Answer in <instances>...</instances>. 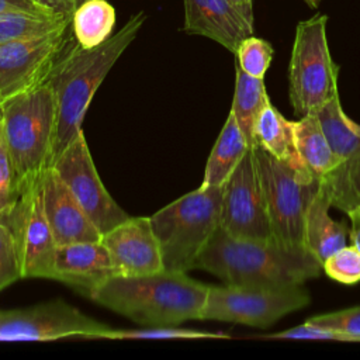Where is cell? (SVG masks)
<instances>
[{"instance_id":"obj_1","label":"cell","mask_w":360,"mask_h":360,"mask_svg":"<svg viewBox=\"0 0 360 360\" xmlns=\"http://www.w3.org/2000/svg\"><path fill=\"white\" fill-rule=\"evenodd\" d=\"M145 20L143 11L132 14L117 34L91 49H84L77 42L68 44L53 65L45 80L53 93L56 112L51 166L82 131V121L96 90L136 38Z\"/></svg>"},{"instance_id":"obj_2","label":"cell","mask_w":360,"mask_h":360,"mask_svg":"<svg viewBox=\"0 0 360 360\" xmlns=\"http://www.w3.org/2000/svg\"><path fill=\"white\" fill-rule=\"evenodd\" d=\"M195 269L229 285L283 288L304 285L307 280L318 277L322 264L307 248L240 239L219 226L200 255Z\"/></svg>"},{"instance_id":"obj_3","label":"cell","mask_w":360,"mask_h":360,"mask_svg":"<svg viewBox=\"0 0 360 360\" xmlns=\"http://www.w3.org/2000/svg\"><path fill=\"white\" fill-rule=\"evenodd\" d=\"M210 285L187 273L160 270L142 276H111L90 295L97 304L142 326L180 325L201 319Z\"/></svg>"},{"instance_id":"obj_4","label":"cell","mask_w":360,"mask_h":360,"mask_svg":"<svg viewBox=\"0 0 360 360\" xmlns=\"http://www.w3.org/2000/svg\"><path fill=\"white\" fill-rule=\"evenodd\" d=\"M222 186H200L150 215L163 270L187 273L221 225Z\"/></svg>"},{"instance_id":"obj_5","label":"cell","mask_w":360,"mask_h":360,"mask_svg":"<svg viewBox=\"0 0 360 360\" xmlns=\"http://www.w3.org/2000/svg\"><path fill=\"white\" fill-rule=\"evenodd\" d=\"M0 117L21 190L51 166L56 120L51 87L42 83L3 100Z\"/></svg>"},{"instance_id":"obj_6","label":"cell","mask_w":360,"mask_h":360,"mask_svg":"<svg viewBox=\"0 0 360 360\" xmlns=\"http://www.w3.org/2000/svg\"><path fill=\"white\" fill-rule=\"evenodd\" d=\"M326 25L328 15L316 13L295 27L288 63V96L300 117L315 112L339 94V66L329 51Z\"/></svg>"},{"instance_id":"obj_7","label":"cell","mask_w":360,"mask_h":360,"mask_svg":"<svg viewBox=\"0 0 360 360\" xmlns=\"http://www.w3.org/2000/svg\"><path fill=\"white\" fill-rule=\"evenodd\" d=\"M252 150L276 240L305 248V214L319 181L277 160L259 145Z\"/></svg>"},{"instance_id":"obj_8","label":"cell","mask_w":360,"mask_h":360,"mask_svg":"<svg viewBox=\"0 0 360 360\" xmlns=\"http://www.w3.org/2000/svg\"><path fill=\"white\" fill-rule=\"evenodd\" d=\"M311 301L302 285L266 288L210 285L201 319L266 328Z\"/></svg>"},{"instance_id":"obj_9","label":"cell","mask_w":360,"mask_h":360,"mask_svg":"<svg viewBox=\"0 0 360 360\" xmlns=\"http://www.w3.org/2000/svg\"><path fill=\"white\" fill-rule=\"evenodd\" d=\"M111 329L62 300L0 311V342H45L73 336L107 339Z\"/></svg>"},{"instance_id":"obj_10","label":"cell","mask_w":360,"mask_h":360,"mask_svg":"<svg viewBox=\"0 0 360 360\" xmlns=\"http://www.w3.org/2000/svg\"><path fill=\"white\" fill-rule=\"evenodd\" d=\"M0 218L10 226L22 278H49L56 243L48 224L41 193V179L24 186L14 204Z\"/></svg>"},{"instance_id":"obj_11","label":"cell","mask_w":360,"mask_h":360,"mask_svg":"<svg viewBox=\"0 0 360 360\" xmlns=\"http://www.w3.org/2000/svg\"><path fill=\"white\" fill-rule=\"evenodd\" d=\"M52 167L62 177L69 191L101 235L129 217L104 187L83 129L62 150L52 163Z\"/></svg>"},{"instance_id":"obj_12","label":"cell","mask_w":360,"mask_h":360,"mask_svg":"<svg viewBox=\"0 0 360 360\" xmlns=\"http://www.w3.org/2000/svg\"><path fill=\"white\" fill-rule=\"evenodd\" d=\"M219 226L235 238L276 240L252 148L248 149L222 186Z\"/></svg>"},{"instance_id":"obj_13","label":"cell","mask_w":360,"mask_h":360,"mask_svg":"<svg viewBox=\"0 0 360 360\" xmlns=\"http://www.w3.org/2000/svg\"><path fill=\"white\" fill-rule=\"evenodd\" d=\"M68 28L0 44V103L45 83L69 44Z\"/></svg>"},{"instance_id":"obj_14","label":"cell","mask_w":360,"mask_h":360,"mask_svg":"<svg viewBox=\"0 0 360 360\" xmlns=\"http://www.w3.org/2000/svg\"><path fill=\"white\" fill-rule=\"evenodd\" d=\"M115 276H142L163 270L160 248L149 217H128L101 235Z\"/></svg>"},{"instance_id":"obj_15","label":"cell","mask_w":360,"mask_h":360,"mask_svg":"<svg viewBox=\"0 0 360 360\" xmlns=\"http://www.w3.org/2000/svg\"><path fill=\"white\" fill-rule=\"evenodd\" d=\"M41 193L44 211L56 246L101 239L100 231L52 166L45 169L41 176Z\"/></svg>"},{"instance_id":"obj_16","label":"cell","mask_w":360,"mask_h":360,"mask_svg":"<svg viewBox=\"0 0 360 360\" xmlns=\"http://www.w3.org/2000/svg\"><path fill=\"white\" fill-rule=\"evenodd\" d=\"M187 34L201 35L235 53L239 44L253 35L249 21L231 0H183Z\"/></svg>"},{"instance_id":"obj_17","label":"cell","mask_w":360,"mask_h":360,"mask_svg":"<svg viewBox=\"0 0 360 360\" xmlns=\"http://www.w3.org/2000/svg\"><path fill=\"white\" fill-rule=\"evenodd\" d=\"M114 276L112 263L101 240L75 242L58 246L49 278L86 295Z\"/></svg>"},{"instance_id":"obj_18","label":"cell","mask_w":360,"mask_h":360,"mask_svg":"<svg viewBox=\"0 0 360 360\" xmlns=\"http://www.w3.org/2000/svg\"><path fill=\"white\" fill-rule=\"evenodd\" d=\"M330 195L322 181L314 194L305 214L304 240L305 248L321 262H325L332 253L343 248L347 240V228L343 222L330 218Z\"/></svg>"},{"instance_id":"obj_19","label":"cell","mask_w":360,"mask_h":360,"mask_svg":"<svg viewBox=\"0 0 360 360\" xmlns=\"http://www.w3.org/2000/svg\"><path fill=\"white\" fill-rule=\"evenodd\" d=\"M255 139L256 145L263 148L277 160L305 176L314 177L298 155L294 136V122L288 121L271 103L263 108L257 118Z\"/></svg>"},{"instance_id":"obj_20","label":"cell","mask_w":360,"mask_h":360,"mask_svg":"<svg viewBox=\"0 0 360 360\" xmlns=\"http://www.w3.org/2000/svg\"><path fill=\"white\" fill-rule=\"evenodd\" d=\"M294 136L298 155L309 173L322 181L339 166L323 134L318 117L311 112L294 122Z\"/></svg>"},{"instance_id":"obj_21","label":"cell","mask_w":360,"mask_h":360,"mask_svg":"<svg viewBox=\"0 0 360 360\" xmlns=\"http://www.w3.org/2000/svg\"><path fill=\"white\" fill-rule=\"evenodd\" d=\"M248 149L250 148L233 114L229 111L208 156L201 186H224Z\"/></svg>"},{"instance_id":"obj_22","label":"cell","mask_w":360,"mask_h":360,"mask_svg":"<svg viewBox=\"0 0 360 360\" xmlns=\"http://www.w3.org/2000/svg\"><path fill=\"white\" fill-rule=\"evenodd\" d=\"M314 114L321 122L330 149L339 160V166L349 163L360 155V125L345 114L339 94L332 97Z\"/></svg>"},{"instance_id":"obj_23","label":"cell","mask_w":360,"mask_h":360,"mask_svg":"<svg viewBox=\"0 0 360 360\" xmlns=\"http://www.w3.org/2000/svg\"><path fill=\"white\" fill-rule=\"evenodd\" d=\"M270 103L263 79L245 73L235 65V91L231 112L233 114L249 148L256 146L255 127L263 108Z\"/></svg>"},{"instance_id":"obj_24","label":"cell","mask_w":360,"mask_h":360,"mask_svg":"<svg viewBox=\"0 0 360 360\" xmlns=\"http://www.w3.org/2000/svg\"><path fill=\"white\" fill-rule=\"evenodd\" d=\"M115 20V8L107 0H84L72 14L73 37L82 48H96L111 37Z\"/></svg>"},{"instance_id":"obj_25","label":"cell","mask_w":360,"mask_h":360,"mask_svg":"<svg viewBox=\"0 0 360 360\" xmlns=\"http://www.w3.org/2000/svg\"><path fill=\"white\" fill-rule=\"evenodd\" d=\"M72 17L53 13L7 11L0 13V44L42 37L69 27Z\"/></svg>"},{"instance_id":"obj_26","label":"cell","mask_w":360,"mask_h":360,"mask_svg":"<svg viewBox=\"0 0 360 360\" xmlns=\"http://www.w3.org/2000/svg\"><path fill=\"white\" fill-rule=\"evenodd\" d=\"M322 183L329 191L332 207L347 212L360 205V155L339 166Z\"/></svg>"},{"instance_id":"obj_27","label":"cell","mask_w":360,"mask_h":360,"mask_svg":"<svg viewBox=\"0 0 360 360\" xmlns=\"http://www.w3.org/2000/svg\"><path fill=\"white\" fill-rule=\"evenodd\" d=\"M226 339L228 335L184 328L179 325L145 326L141 329H111L107 339Z\"/></svg>"},{"instance_id":"obj_28","label":"cell","mask_w":360,"mask_h":360,"mask_svg":"<svg viewBox=\"0 0 360 360\" xmlns=\"http://www.w3.org/2000/svg\"><path fill=\"white\" fill-rule=\"evenodd\" d=\"M273 53L274 49L271 44L255 35L245 38L235 52L236 63L239 65V68L245 73L259 79L264 77L271 63Z\"/></svg>"},{"instance_id":"obj_29","label":"cell","mask_w":360,"mask_h":360,"mask_svg":"<svg viewBox=\"0 0 360 360\" xmlns=\"http://www.w3.org/2000/svg\"><path fill=\"white\" fill-rule=\"evenodd\" d=\"M322 270L338 283L356 284L360 281V252L353 245H345L325 259Z\"/></svg>"},{"instance_id":"obj_30","label":"cell","mask_w":360,"mask_h":360,"mask_svg":"<svg viewBox=\"0 0 360 360\" xmlns=\"http://www.w3.org/2000/svg\"><path fill=\"white\" fill-rule=\"evenodd\" d=\"M22 278L20 256L10 226L0 218V291Z\"/></svg>"},{"instance_id":"obj_31","label":"cell","mask_w":360,"mask_h":360,"mask_svg":"<svg viewBox=\"0 0 360 360\" xmlns=\"http://www.w3.org/2000/svg\"><path fill=\"white\" fill-rule=\"evenodd\" d=\"M307 322L325 329L340 332L349 336L352 342H360V305L328 314H319L308 318Z\"/></svg>"},{"instance_id":"obj_32","label":"cell","mask_w":360,"mask_h":360,"mask_svg":"<svg viewBox=\"0 0 360 360\" xmlns=\"http://www.w3.org/2000/svg\"><path fill=\"white\" fill-rule=\"evenodd\" d=\"M20 194V184L14 170L13 159L6 142L0 117V214L10 210Z\"/></svg>"},{"instance_id":"obj_33","label":"cell","mask_w":360,"mask_h":360,"mask_svg":"<svg viewBox=\"0 0 360 360\" xmlns=\"http://www.w3.org/2000/svg\"><path fill=\"white\" fill-rule=\"evenodd\" d=\"M267 339H309V340H338V342H352L349 336L335 332L330 329H325L316 325H312L309 322H304L302 325H298L295 328H290L281 332H276L271 335L264 336Z\"/></svg>"},{"instance_id":"obj_34","label":"cell","mask_w":360,"mask_h":360,"mask_svg":"<svg viewBox=\"0 0 360 360\" xmlns=\"http://www.w3.org/2000/svg\"><path fill=\"white\" fill-rule=\"evenodd\" d=\"M7 11L52 13L48 8H45L42 4H39L37 0H0V13H7Z\"/></svg>"},{"instance_id":"obj_35","label":"cell","mask_w":360,"mask_h":360,"mask_svg":"<svg viewBox=\"0 0 360 360\" xmlns=\"http://www.w3.org/2000/svg\"><path fill=\"white\" fill-rule=\"evenodd\" d=\"M39 4H42L45 8L55 14L72 17L75 8L77 7L75 0H37Z\"/></svg>"},{"instance_id":"obj_36","label":"cell","mask_w":360,"mask_h":360,"mask_svg":"<svg viewBox=\"0 0 360 360\" xmlns=\"http://www.w3.org/2000/svg\"><path fill=\"white\" fill-rule=\"evenodd\" d=\"M346 214L349 215V219H350V231H349L350 242L360 252V205L350 208Z\"/></svg>"},{"instance_id":"obj_37","label":"cell","mask_w":360,"mask_h":360,"mask_svg":"<svg viewBox=\"0 0 360 360\" xmlns=\"http://www.w3.org/2000/svg\"><path fill=\"white\" fill-rule=\"evenodd\" d=\"M238 8L239 11L249 20V21H255L253 18V0H231Z\"/></svg>"},{"instance_id":"obj_38","label":"cell","mask_w":360,"mask_h":360,"mask_svg":"<svg viewBox=\"0 0 360 360\" xmlns=\"http://www.w3.org/2000/svg\"><path fill=\"white\" fill-rule=\"evenodd\" d=\"M305 1V4L309 7V8H318L319 7V4H321V0H304Z\"/></svg>"},{"instance_id":"obj_39","label":"cell","mask_w":360,"mask_h":360,"mask_svg":"<svg viewBox=\"0 0 360 360\" xmlns=\"http://www.w3.org/2000/svg\"><path fill=\"white\" fill-rule=\"evenodd\" d=\"M83 1H84V0H75V3H76V6H79V4H80V3H83Z\"/></svg>"}]
</instances>
